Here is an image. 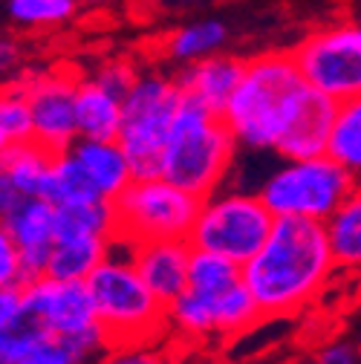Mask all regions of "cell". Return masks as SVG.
I'll use <instances>...</instances> for the list:
<instances>
[{
  "mask_svg": "<svg viewBox=\"0 0 361 364\" xmlns=\"http://www.w3.org/2000/svg\"><path fill=\"white\" fill-rule=\"evenodd\" d=\"M335 272L324 223L275 220L272 237L243 266V287L263 321H275L303 312L327 289Z\"/></svg>",
  "mask_w": 361,
  "mask_h": 364,
  "instance_id": "cell-1",
  "label": "cell"
},
{
  "mask_svg": "<svg viewBox=\"0 0 361 364\" xmlns=\"http://www.w3.org/2000/svg\"><path fill=\"white\" fill-rule=\"evenodd\" d=\"M306 90L309 87L301 78L292 53L275 50L249 58L237 93L222 113L237 148L249 156H275V148Z\"/></svg>",
  "mask_w": 361,
  "mask_h": 364,
  "instance_id": "cell-2",
  "label": "cell"
},
{
  "mask_svg": "<svg viewBox=\"0 0 361 364\" xmlns=\"http://www.w3.org/2000/svg\"><path fill=\"white\" fill-rule=\"evenodd\" d=\"M237 156L240 148L225 122L183 99L162 154L159 176L197 200H208L229 186Z\"/></svg>",
  "mask_w": 361,
  "mask_h": 364,
  "instance_id": "cell-3",
  "label": "cell"
},
{
  "mask_svg": "<svg viewBox=\"0 0 361 364\" xmlns=\"http://www.w3.org/2000/svg\"><path fill=\"white\" fill-rule=\"evenodd\" d=\"M87 289L113 347H139L168 330V306L139 278L127 243H113L110 257L90 275Z\"/></svg>",
  "mask_w": 361,
  "mask_h": 364,
  "instance_id": "cell-4",
  "label": "cell"
},
{
  "mask_svg": "<svg viewBox=\"0 0 361 364\" xmlns=\"http://www.w3.org/2000/svg\"><path fill=\"white\" fill-rule=\"evenodd\" d=\"M361 182L330 156L275 162L263 176L257 197L275 220L327 223Z\"/></svg>",
  "mask_w": 361,
  "mask_h": 364,
  "instance_id": "cell-5",
  "label": "cell"
},
{
  "mask_svg": "<svg viewBox=\"0 0 361 364\" xmlns=\"http://www.w3.org/2000/svg\"><path fill=\"white\" fill-rule=\"evenodd\" d=\"M183 107V90L173 73L142 70L122 102V127L116 142L127 154L136 179H156L173 119Z\"/></svg>",
  "mask_w": 361,
  "mask_h": 364,
  "instance_id": "cell-6",
  "label": "cell"
},
{
  "mask_svg": "<svg viewBox=\"0 0 361 364\" xmlns=\"http://www.w3.org/2000/svg\"><path fill=\"white\" fill-rule=\"evenodd\" d=\"M272 229L275 217L254 191L225 186L203 200L188 243L194 252L220 255L243 269L272 237Z\"/></svg>",
  "mask_w": 361,
  "mask_h": 364,
  "instance_id": "cell-7",
  "label": "cell"
},
{
  "mask_svg": "<svg viewBox=\"0 0 361 364\" xmlns=\"http://www.w3.org/2000/svg\"><path fill=\"white\" fill-rule=\"evenodd\" d=\"M113 205L116 240L127 246H145L165 240H188L200 217L203 200L156 176L136 179Z\"/></svg>",
  "mask_w": 361,
  "mask_h": 364,
  "instance_id": "cell-8",
  "label": "cell"
},
{
  "mask_svg": "<svg viewBox=\"0 0 361 364\" xmlns=\"http://www.w3.org/2000/svg\"><path fill=\"white\" fill-rule=\"evenodd\" d=\"M289 53L315 93L335 105L361 96V21H335L312 29Z\"/></svg>",
  "mask_w": 361,
  "mask_h": 364,
  "instance_id": "cell-9",
  "label": "cell"
},
{
  "mask_svg": "<svg viewBox=\"0 0 361 364\" xmlns=\"http://www.w3.org/2000/svg\"><path fill=\"white\" fill-rule=\"evenodd\" d=\"M81 75L72 67H47L26 70V75L15 84L32 116V142L50 151L53 156L67 154L78 142L75 124V90Z\"/></svg>",
  "mask_w": 361,
  "mask_h": 364,
  "instance_id": "cell-10",
  "label": "cell"
},
{
  "mask_svg": "<svg viewBox=\"0 0 361 364\" xmlns=\"http://www.w3.org/2000/svg\"><path fill=\"white\" fill-rule=\"evenodd\" d=\"M23 312L47 336L72 338L84 330L99 327L96 306L87 284H64L53 278H38L23 284Z\"/></svg>",
  "mask_w": 361,
  "mask_h": 364,
  "instance_id": "cell-11",
  "label": "cell"
},
{
  "mask_svg": "<svg viewBox=\"0 0 361 364\" xmlns=\"http://www.w3.org/2000/svg\"><path fill=\"white\" fill-rule=\"evenodd\" d=\"M338 116V105L309 87L301 99L289 127L284 130L275 156L281 162H301V159H318L330 151V136Z\"/></svg>",
  "mask_w": 361,
  "mask_h": 364,
  "instance_id": "cell-12",
  "label": "cell"
},
{
  "mask_svg": "<svg viewBox=\"0 0 361 364\" xmlns=\"http://www.w3.org/2000/svg\"><path fill=\"white\" fill-rule=\"evenodd\" d=\"M0 223L9 229V235L21 252L26 284L47 275V263H50V255L58 240L55 205H50L47 200H29Z\"/></svg>",
  "mask_w": 361,
  "mask_h": 364,
  "instance_id": "cell-13",
  "label": "cell"
},
{
  "mask_svg": "<svg viewBox=\"0 0 361 364\" xmlns=\"http://www.w3.org/2000/svg\"><path fill=\"white\" fill-rule=\"evenodd\" d=\"M173 75H176V84L183 90L185 102L222 119L225 107H229V102L235 99L237 87L246 75V58L222 53V55H214V58L200 61L194 67L176 70Z\"/></svg>",
  "mask_w": 361,
  "mask_h": 364,
  "instance_id": "cell-14",
  "label": "cell"
},
{
  "mask_svg": "<svg viewBox=\"0 0 361 364\" xmlns=\"http://www.w3.org/2000/svg\"><path fill=\"white\" fill-rule=\"evenodd\" d=\"M191 243L188 240H165L130 246V257L145 287L171 306L176 298L188 292V266H191Z\"/></svg>",
  "mask_w": 361,
  "mask_h": 364,
  "instance_id": "cell-15",
  "label": "cell"
},
{
  "mask_svg": "<svg viewBox=\"0 0 361 364\" xmlns=\"http://www.w3.org/2000/svg\"><path fill=\"white\" fill-rule=\"evenodd\" d=\"M53 154L35 142L18 145L0 156V220H6L29 200L43 197Z\"/></svg>",
  "mask_w": 361,
  "mask_h": 364,
  "instance_id": "cell-16",
  "label": "cell"
},
{
  "mask_svg": "<svg viewBox=\"0 0 361 364\" xmlns=\"http://www.w3.org/2000/svg\"><path fill=\"white\" fill-rule=\"evenodd\" d=\"M70 154L75 156L78 168L84 171L90 188L99 200L116 203L133 182H136V173H133V165L127 159V154L122 151V145L113 142H87L78 139Z\"/></svg>",
  "mask_w": 361,
  "mask_h": 364,
  "instance_id": "cell-17",
  "label": "cell"
},
{
  "mask_svg": "<svg viewBox=\"0 0 361 364\" xmlns=\"http://www.w3.org/2000/svg\"><path fill=\"white\" fill-rule=\"evenodd\" d=\"M229 41H232V29L222 18H200L176 26L162 41V55L171 64H176V70H185L214 55H222Z\"/></svg>",
  "mask_w": 361,
  "mask_h": 364,
  "instance_id": "cell-18",
  "label": "cell"
},
{
  "mask_svg": "<svg viewBox=\"0 0 361 364\" xmlns=\"http://www.w3.org/2000/svg\"><path fill=\"white\" fill-rule=\"evenodd\" d=\"M75 124H78V139L113 142L122 127V99L107 93L90 75H81L75 90Z\"/></svg>",
  "mask_w": 361,
  "mask_h": 364,
  "instance_id": "cell-19",
  "label": "cell"
},
{
  "mask_svg": "<svg viewBox=\"0 0 361 364\" xmlns=\"http://www.w3.org/2000/svg\"><path fill=\"white\" fill-rule=\"evenodd\" d=\"M116 240H104V237H67V240H55V249L50 255L47 263V275L53 281H64V284H87L90 275L110 257Z\"/></svg>",
  "mask_w": 361,
  "mask_h": 364,
  "instance_id": "cell-20",
  "label": "cell"
},
{
  "mask_svg": "<svg viewBox=\"0 0 361 364\" xmlns=\"http://www.w3.org/2000/svg\"><path fill=\"white\" fill-rule=\"evenodd\" d=\"M324 225L335 266L341 272H361V186Z\"/></svg>",
  "mask_w": 361,
  "mask_h": 364,
  "instance_id": "cell-21",
  "label": "cell"
},
{
  "mask_svg": "<svg viewBox=\"0 0 361 364\" xmlns=\"http://www.w3.org/2000/svg\"><path fill=\"white\" fill-rule=\"evenodd\" d=\"M58 240L67 237H104L116 240V205L107 200H87L55 208Z\"/></svg>",
  "mask_w": 361,
  "mask_h": 364,
  "instance_id": "cell-22",
  "label": "cell"
},
{
  "mask_svg": "<svg viewBox=\"0 0 361 364\" xmlns=\"http://www.w3.org/2000/svg\"><path fill=\"white\" fill-rule=\"evenodd\" d=\"M168 330L179 333L183 338L200 341L220 336L217 330V295H200V292H185L168 306Z\"/></svg>",
  "mask_w": 361,
  "mask_h": 364,
  "instance_id": "cell-23",
  "label": "cell"
},
{
  "mask_svg": "<svg viewBox=\"0 0 361 364\" xmlns=\"http://www.w3.org/2000/svg\"><path fill=\"white\" fill-rule=\"evenodd\" d=\"M327 156L335 159L361 182V96L338 105Z\"/></svg>",
  "mask_w": 361,
  "mask_h": 364,
  "instance_id": "cell-24",
  "label": "cell"
},
{
  "mask_svg": "<svg viewBox=\"0 0 361 364\" xmlns=\"http://www.w3.org/2000/svg\"><path fill=\"white\" fill-rule=\"evenodd\" d=\"M50 205L61 208V205H75V203H87V200H99L90 188V182L84 176V171L78 168L75 156L67 151V154H58L53 156V165H50V176H47V186H43V197Z\"/></svg>",
  "mask_w": 361,
  "mask_h": 364,
  "instance_id": "cell-25",
  "label": "cell"
},
{
  "mask_svg": "<svg viewBox=\"0 0 361 364\" xmlns=\"http://www.w3.org/2000/svg\"><path fill=\"white\" fill-rule=\"evenodd\" d=\"M243 284V269L211 252H191L188 289L200 295H222Z\"/></svg>",
  "mask_w": 361,
  "mask_h": 364,
  "instance_id": "cell-26",
  "label": "cell"
},
{
  "mask_svg": "<svg viewBox=\"0 0 361 364\" xmlns=\"http://www.w3.org/2000/svg\"><path fill=\"white\" fill-rule=\"evenodd\" d=\"M78 4L72 0H12L6 4V15L15 26L23 29H53L72 21Z\"/></svg>",
  "mask_w": 361,
  "mask_h": 364,
  "instance_id": "cell-27",
  "label": "cell"
},
{
  "mask_svg": "<svg viewBox=\"0 0 361 364\" xmlns=\"http://www.w3.org/2000/svg\"><path fill=\"white\" fill-rule=\"evenodd\" d=\"M26 142H32L29 105L18 87H6L0 90V156Z\"/></svg>",
  "mask_w": 361,
  "mask_h": 364,
  "instance_id": "cell-28",
  "label": "cell"
},
{
  "mask_svg": "<svg viewBox=\"0 0 361 364\" xmlns=\"http://www.w3.org/2000/svg\"><path fill=\"white\" fill-rule=\"evenodd\" d=\"M260 321H263L260 309L243 284L217 295V330H220V336H243L252 327H257Z\"/></svg>",
  "mask_w": 361,
  "mask_h": 364,
  "instance_id": "cell-29",
  "label": "cell"
},
{
  "mask_svg": "<svg viewBox=\"0 0 361 364\" xmlns=\"http://www.w3.org/2000/svg\"><path fill=\"white\" fill-rule=\"evenodd\" d=\"M43 336L47 333H43L35 321H29V318H23L21 324L4 330L0 333V364H21Z\"/></svg>",
  "mask_w": 361,
  "mask_h": 364,
  "instance_id": "cell-30",
  "label": "cell"
},
{
  "mask_svg": "<svg viewBox=\"0 0 361 364\" xmlns=\"http://www.w3.org/2000/svg\"><path fill=\"white\" fill-rule=\"evenodd\" d=\"M139 73L142 70H136V64L127 61V58H107L90 73V78H93L96 84H102L107 93H113L116 99L124 102V96L133 90V84H136Z\"/></svg>",
  "mask_w": 361,
  "mask_h": 364,
  "instance_id": "cell-31",
  "label": "cell"
},
{
  "mask_svg": "<svg viewBox=\"0 0 361 364\" xmlns=\"http://www.w3.org/2000/svg\"><path fill=\"white\" fill-rule=\"evenodd\" d=\"M26 50L15 35H0V90L15 87L26 75Z\"/></svg>",
  "mask_w": 361,
  "mask_h": 364,
  "instance_id": "cell-32",
  "label": "cell"
},
{
  "mask_svg": "<svg viewBox=\"0 0 361 364\" xmlns=\"http://www.w3.org/2000/svg\"><path fill=\"white\" fill-rule=\"evenodd\" d=\"M23 284H26V275H23L21 252L9 229L0 223V289H23Z\"/></svg>",
  "mask_w": 361,
  "mask_h": 364,
  "instance_id": "cell-33",
  "label": "cell"
},
{
  "mask_svg": "<svg viewBox=\"0 0 361 364\" xmlns=\"http://www.w3.org/2000/svg\"><path fill=\"white\" fill-rule=\"evenodd\" d=\"M312 364H361V347L350 338H333L312 353Z\"/></svg>",
  "mask_w": 361,
  "mask_h": 364,
  "instance_id": "cell-34",
  "label": "cell"
},
{
  "mask_svg": "<svg viewBox=\"0 0 361 364\" xmlns=\"http://www.w3.org/2000/svg\"><path fill=\"white\" fill-rule=\"evenodd\" d=\"M96 364H168V355L151 344L139 347H113L102 361Z\"/></svg>",
  "mask_w": 361,
  "mask_h": 364,
  "instance_id": "cell-35",
  "label": "cell"
}]
</instances>
